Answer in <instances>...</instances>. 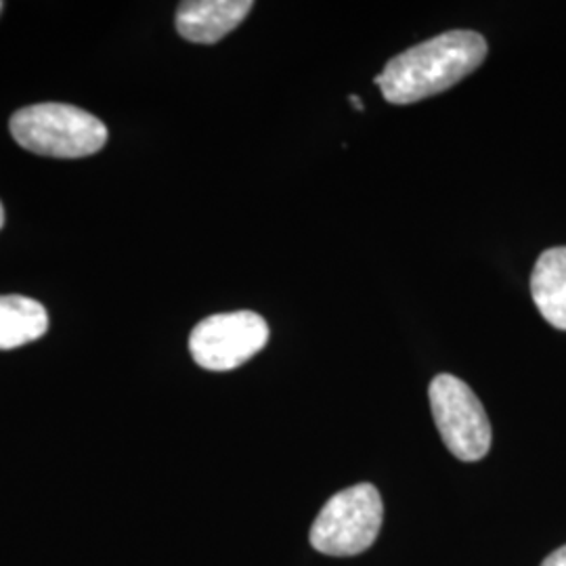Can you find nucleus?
<instances>
[{"instance_id": "obj_4", "label": "nucleus", "mask_w": 566, "mask_h": 566, "mask_svg": "<svg viewBox=\"0 0 566 566\" xmlns=\"http://www.w3.org/2000/svg\"><path fill=\"white\" fill-rule=\"evenodd\" d=\"M428 397L447 449L462 462L483 460L493 434L485 407L472 388L451 374H441L430 382Z\"/></svg>"}, {"instance_id": "obj_12", "label": "nucleus", "mask_w": 566, "mask_h": 566, "mask_svg": "<svg viewBox=\"0 0 566 566\" xmlns=\"http://www.w3.org/2000/svg\"><path fill=\"white\" fill-rule=\"evenodd\" d=\"M0 9H2V2H0Z\"/></svg>"}, {"instance_id": "obj_9", "label": "nucleus", "mask_w": 566, "mask_h": 566, "mask_svg": "<svg viewBox=\"0 0 566 566\" xmlns=\"http://www.w3.org/2000/svg\"><path fill=\"white\" fill-rule=\"evenodd\" d=\"M542 566H566V546L558 547L556 552H552Z\"/></svg>"}, {"instance_id": "obj_10", "label": "nucleus", "mask_w": 566, "mask_h": 566, "mask_svg": "<svg viewBox=\"0 0 566 566\" xmlns=\"http://www.w3.org/2000/svg\"><path fill=\"white\" fill-rule=\"evenodd\" d=\"M348 102L353 103V105H357V109H359V112H364V103H361V99H359L357 95H350V97H348Z\"/></svg>"}, {"instance_id": "obj_5", "label": "nucleus", "mask_w": 566, "mask_h": 566, "mask_svg": "<svg viewBox=\"0 0 566 566\" xmlns=\"http://www.w3.org/2000/svg\"><path fill=\"white\" fill-rule=\"evenodd\" d=\"M269 343V325L252 311L206 317L189 336L193 361L210 371H229L250 361Z\"/></svg>"}, {"instance_id": "obj_3", "label": "nucleus", "mask_w": 566, "mask_h": 566, "mask_svg": "<svg viewBox=\"0 0 566 566\" xmlns=\"http://www.w3.org/2000/svg\"><path fill=\"white\" fill-rule=\"evenodd\" d=\"M382 497L369 483L348 486L322 507L311 528V546L327 556H355L374 546L382 526Z\"/></svg>"}, {"instance_id": "obj_6", "label": "nucleus", "mask_w": 566, "mask_h": 566, "mask_svg": "<svg viewBox=\"0 0 566 566\" xmlns=\"http://www.w3.org/2000/svg\"><path fill=\"white\" fill-rule=\"evenodd\" d=\"M252 0H189L177 9V30L185 41L214 44L233 32L252 11Z\"/></svg>"}, {"instance_id": "obj_11", "label": "nucleus", "mask_w": 566, "mask_h": 566, "mask_svg": "<svg viewBox=\"0 0 566 566\" xmlns=\"http://www.w3.org/2000/svg\"><path fill=\"white\" fill-rule=\"evenodd\" d=\"M2 224H4V210H2V203H0V229H2Z\"/></svg>"}, {"instance_id": "obj_8", "label": "nucleus", "mask_w": 566, "mask_h": 566, "mask_svg": "<svg viewBox=\"0 0 566 566\" xmlns=\"http://www.w3.org/2000/svg\"><path fill=\"white\" fill-rule=\"evenodd\" d=\"M49 332V313L39 301L25 296H0V350L34 343Z\"/></svg>"}, {"instance_id": "obj_1", "label": "nucleus", "mask_w": 566, "mask_h": 566, "mask_svg": "<svg viewBox=\"0 0 566 566\" xmlns=\"http://www.w3.org/2000/svg\"><path fill=\"white\" fill-rule=\"evenodd\" d=\"M486 51V41L479 32L451 30L392 57L374 82L388 103L422 102L464 81L485 61Z\"/></svg>"}, {"instance_id": "obj_7", "label": "nucleus", "mask_w": 566, "mask_h": 566, "mask_svg": "<svg viewBox=\"0 0 566 566\" xmlns=\"http://www.w3.org/2000/svg\"><path fill=\"white\" fill-rule=\"evenodd\" d=\"M531 296L547 324L566 329V245L549 248L537 259Z\"/></svg>"}, {"instance_id": "obj_2", "label": "nucleus", "mask_w": 566, "mask_h": 566, "mask_svg": "<svg viewBox=\"0 0 566 566\" xmlns=\"http://www.w3.org/2000/svg\"><path fill=\"white\" fill-rule=\"evenodd\" d=\"M9 126L23 149L46 158H86L102 151L107 142V128L99 118L65 103L23 107Z\"/></svg>"}]
</instances>
